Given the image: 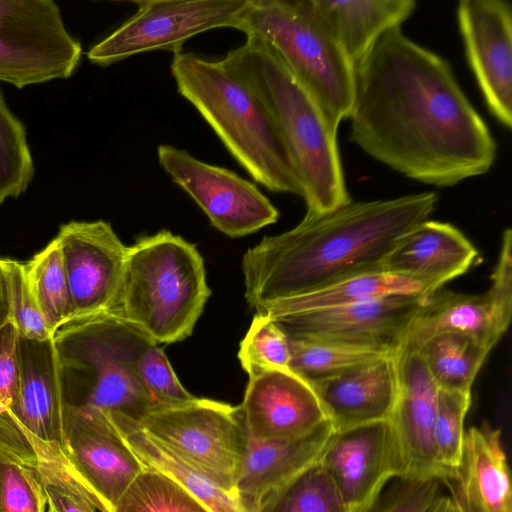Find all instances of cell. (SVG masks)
Listing matches in <instances>:
<instances>
[{"instance_id": "obj_1", "label": "cell", "mask_w": 512, "mask_h": 512, "mask_svg": "<svg viewBox=\"0 0 512 512\" xmlns=\"http://www.w3.org/2000/svg\"><path fill=\"white\" fill-rule=\"evenodd\" d=\"M349 139L412 180L451 187L486 174L497 144L451 63L401 27L384 33L354 66Z\"/></svg>"}, {"instance_id": "obj_2", "label": "cell", "mask_w": 512, "mask_h": 512, "mask_svg": "<svg viewBox=\"0 0 512 512\" xmlns=\"http://www.w3.org/2000/svg\"><path fill=\"white\" fill-rule=\"evenodd\" d=\"M438 200L433 191L351 200L264 237L242 259L247 303L259 312L337 280L381 270L399 239L427 220Z\"/></svg>"}, {"instance_id": "obj_3", "label": "cell", "mask_w": 512, "mask_h": 512, "mask_svg": "<svg viewBox=\"0 0 512 512\" xmlns=\"http://www.w3.org/2000/svg\"><path fill=\"white\" fill-rule=\"evenodd\" d=\"M171 74L179 94L210 125L233 158L274 193L303 197V186L266 104L225 58L175 53Z\"/></svg>"}, {"instance_id": "obj_4", "label": "cell", "mask_w": 512, "mask_h": 512, "mask_svg": "<svg viewBox=\"0 0 512 512\" xmlns=\"http://www.w3.org/2000/svg\"><path fill=\"white\" fill-rule=\"evenodd\" d=\"M253 86L271 113L303 186L305 216L351 201L337 131L310 92L262 41L245 43L224 57Z\"/></svg>"}, {"instance_id": "obj_5", "label": "cell", "mask_w": 512, "mask_h": 512, "mask_svg": "<svg viewBox=\"0 0 512 512\" xmlns=\"http://www.w3.org/2000/svg\"><path fill=\"white\" fill-rule=\"evenodd\" d=\"M211 294L196 246L168 230L128 246L118 297L108 311L156 344L189 337Z\"/></svg>"}, {"instance_id": "obj_6", "label": "cell", "mask_w": 512, "mask_h": 512, "mask_svg": "<svg viewBox=\"0 0 512 512\" xmlns=\"http://www.w3.org/2000/svg\"><path fill=\"white\" fill-rule=\"evenodd\" d=\"M147 338L109 312L60 327L52 340L63 405L119 413L137 422L157 408L133 369L135 355Z\"/></svg>"}, {"instance_id": "obj_7", "label": "cell", "mask_w": 512, "mask_h": 512, "mask_svg": "<svg viewBox=\"0 0 512 512\" xmlns=\"http://www.w3.org/2000/svg\"><path fill=\"white\" fill-rule=\"evenodd\" d=\"M236 29L265 43L310 92L338 132L354 94V65L310 0H250Z\"/></svg>"}, {"instance_id": "obj_8", "label": "cell", "mask_w": 512, "mask_h": 512, "mask_svg": "<svg viewBox=\"0 0 512 512\" xmlns=\"http://www.w3.org/2000/svg\"><path fill=\"white\" fill-rule=\"evenodd\" d=\"M138 423L149 436L237 499L235 485L248 436L239 405L195 397L155 408Z\"/></svg>"}, {"instance_id": "obj_9", "label": "cell", "mask_w": 512, "mask_h": 512, "mask_svg": "<svg viewBox=\"0 0 512 512\" xmlns=\"http://www.w3.org/2000/svg\"><path fill=\"white\" fill-rule=\"evenodd\" d=\"M81 43L52 0H0V82L18 89L71 77Z\"/></svg>"}, {"instance_id": "obj_10", "label": "cell", "mask_w": 512, "mask_h": 512, "mask_svg": "<svg viewBox=\"0 0 512 512\" xmlns=\"http://www.w3.org/2000/svg\"><path fill=\"white\" fill-rule=\"evenodd\" d=\"M250 0H138L135 14L87 53L105 67L155 50L182 52L186 41L206 31L236 26Z\"/></svg>"}, {"instance_id": "obj_11", "label": "cell", "mask_w": 512, "mask_h": 512, "mask_svg": "<svg viewBox=\"0 0 512 512\" xmlns=\"http://www.w3.org/2000/svg\"><path fill=\"white\" fill-rule=\"evenodd\" d=\"M158 161L174 183L229 237H242L275 223L279 211L252 182L224 167L203 162L189 152L163 144Z\"/></svg>"}, {"instance_id": "obj_12", "label": "cell", "mask_w": 512, "mask_h": 512, "mask_svg": "<svg viewBox=\"0 0 512 512\" xmlns=\"http://www.w3.org/2000/svg\"><path fill=\"white\" fill-rule=\"evenodd\" d=\"M429 295L391 296L270 318L289 338L378 348L396 354L408 326Z\"/></svg>"}, {"instance_id": "obj_13", "label": "cell", "mask_w": 512, "mask_h": 512, "mask_svg": "<svg viewBox=\"0 0 512 512\" xmlns=\"http://www.w3.org/2000/svg\"><path fill=\"white\" fill-rule=\"evenodd\" d=\"M56 239L69 287L71 320L108 312L122 285L128 246L103 220L61 225Z\"/></svg>"}, {"instance_id": "obj_14", "label": "cell", "mask_w": 512, "mask_h": 512, "mask_svg": "<svg viewBox=\"0 0 512 512\" xmlns=\"http://www.w3.org/2000/svg\"><path fill=\"white\" fill-rule=\"evenodd\" d=\"M65 454L110 512L144 469L107 412L63 405Z\"/></svg>"}, {"instance_id": "obj_15", "label": "cell", "mask_w": 512, "mask_h": 512, "mask_svg": "<svg viewBox=\"0 0 512 512\" xmlns=\"http://www.w3.org/2000/svg\"><path fill=\"white\" fill-rule=\"evenodd\" d=\"M457 21L469 67L486 106L512 126V6L506 0H461Z\"/></svg>"}, {"instance_id": "obj_16", "label": "cell", "mask_w": 512, "mask_h": 512, "mask_svg": "<svg viewBox=\"0 0 512 512\" xmlns=\"http://www.w3.org/2000/svg\"><path fill=\"white\" fill-rule=\"evenodd\" d=\"M319 462L352 510L376 502L386 482L404 473L389 419L333 431Z\"/></svg>"}, {"instance_id": "obj_17", "label": "cell", "mask_w": 512, "mask_h": 512, "mask_svg": "<svg viewBox=\"0 0 512 512\" xmlns=\"http://www.w3.org/2000/svg\"><path fill=\"white\" fill-rule=\"evenodd\" d=\"M248 376L239 407L252 438L299 439L329 422L311 384L289 368L267 369Z\"/></svg>"}, {"instance_id": "obj_18", "label": "cell", "mask_w": 512, "mask_h": 512, "mask_svg": "<svg viewBox=\"0 0 512 512\" xmlns=\"http://www.w3.org/2000/svg\"><path fill=\"white\" fill-rule=\"evenodd\" d=\"M397 359V397L389 418L401 453L402 479L446 481L433 443L438 388L418 352Z\"/></svg>"}, {"instance_id": "obj_19", "label": "cell", "mask_w": 512, "mask_h": 512, "mask_svg": "<svg viewBox=\"0 0 512 512\" xmlns=\"http://www.w3.org/2000/svg\"><path fill=\"white\" fill-rule=\"evenodd\" d=\"M334 431L388 420L397 397L396 355L310 383Z\"/></svg>"}, {"instance_id": "obj_20", "label": "cell", "mask_w": 512, "mask_h": 512, "mask_svg": "<svg viewBox=\"0 0 512 512\" xmlns=\"http://www.w3.org/2000/svg\"><path fill=\"white\" fill-rule=\"evenodd\" d=\"M511 316L489 289L466 294L440 288L426 298L412 319L396 355L417 352L429 338L444 332L466 334L491 351L507 331Z\"/></svg>"}, {"instance_id": "obj_21", "label": "cell", "mask_w": 512, "mask_h": 512, "mask_svg": "<svg viewBox=\"0 0 512 512\" xmlns=\"http://www.w3.org/2000/svg\"><path fill=\"white\" fill-rule=\"evenodd\" d=\"M333 431L327 422L294 440L263 441L248 435L235 485L245 512H257L269 494L318 462Z\"/></svg>"}, {"instance_id": "obj_22", "label": "cell", "mask_w": 512, "mask_h": 512, "mask_svg": "<svg viewBox=\"0 0 512 512\" xmlns=\"http://www.w3.org/2000/svg\"><path fill=\"white\" fill-rule=\"evenodd\" d=\"M19 390L11 413L30 433L65 453L63 401L53 340L19 336ZM66 455V454H65Z\"/></svg>"}, {"instance_id": "obj_23", "label": "cell", "mask_w": 512, "mask_h": 512, "mask_svg": "<svg viewBox=\"0 0 512 512\" xmlns=\"http://www.w3.org/2000/svg\"><path fill=\"white\" fill-rule=\"evenodd\" d=\"M477 255V249L458 228L427 219L399 239L382 269L440 289L466 273Z\"/></svg>"}, {"instance_id": "obj_24", "label": "cell", "mask_w": 512, "mask_h": 512, "mask_svg": "<svg viewBox=\"0 0 512 512\" xmlns=\"http://www.w3.org/2000/svg\"><path fill=\"white\" fill-rule=\"evenodd\" d=\"M455 500L462 512H512V493L501 431L484 423L465 431Z\"/></svg>"}, {"instance_id": "obj_25", "label": "cell", "mask_w": 512, "mask_h": 512, "mask_svg": "<svg viewBox=\"0 0 512 512\" xmlns=\"http://www.w3.org/2000/svg\"><path fill=\"white\" fill-rule=\"evenodd\" d=\"M310 4L354 66L384 33L401 27L417 7L414 0H310Z\"/></svg>"}, {"instance_id": "obj_26", "label": "cell", "mask_w": 512, "mask_h": 512, "mask_svg": "<svg viewBox=\"0 0 512 512\" xmlns=\"http://www.w3.org/2000/svg\"><path fill=\"white\" fill-rule=\"evenodd\" d=\"M436 290L426 282L381 269L337 280L257 313L274 318L391 296H426Z\"/></svg>"}, {"instance_id": "obj_27", "label": "cell", "mask_w": 512, "mask_h": 512, "mask_svg": "<svg viewBox=\"0 0 512 512\" xmlns=\"http://www.w3.org/2000/svg\"><path fill=\"white\" fill-rule=\"evenodd\" d=\"M108 415L144 467L163 473L178 482L211 512H245L236 498L149 436L137 421L119 413Z\"/></svg>"}, {"instance_id": "obj_28", "label": "cell", "mask_w": 512, "mask_h": 512, "mask_svg": "<svg viewBox=\"0 0 512 512\" xmlns=\"http://www.w3.org/2000/svg\"><path fill=\"white\" fill-rule=\"evenodd\" d=\"M417 352L439 390L471 391L490 350L466 334L444 332L429 338Z\"/></svg>"}, {"instance_id": "obj_29", "label": "cell", "mask_w": 512, "mask_h": 512, "mask_svg": "<svg viewBox=\"0 0 512 512\" xmlns=\"http://www.w3.org/2000/svg\"><path fill=\"white\" fill-rule=\"evenodd\" d=\"M28 287L53 335L72 318L61 248L56 237L24 265Z\"/></svg>"}, {"instance_id": "obj_30", "label": "cell", "mask_w": 512, "mask_h": 512, "mask_svg": "<svg viewBox=\"0 0 512 512\" xmlns=\"http://www.w3.org/2000/svg\"><path fill=\"white\" fill-rule=\"evenodd\" d=\"M358 510H352L346 505L330 475L318 461L269 494L261 502L257 512H356Z\"/></svg>"}, {"instance_id": "obj_31", "label": "cell", "mask_w": 512, "mask_h": 512, "mask_svg": "<svg viewBox=\"0 0 512 512\" xmlns=\"http://www.w3.org/2000/svg\"><path fill=\"white\" fill-rule=\"evenodd\" d=\"M289 342V369L309 383L334 376L361 363L395 354L384 349L333 342L296 338H289Z\"/></svg>"}, {"instance_id": "obj_32", "label": "cell", "mask_w": 512, "mask_h": 512, "mask_svg": "<svg viewBox=\"0 0 512 512\" xmlns=\"http://www.w3.org/2000/svg\"><path fill=\"white\" fill-rule=\"evenodd\" d=\"M113 512H211L178 482L144 467L117 501Z\"/></svg>"}, {"instance_id": "obj_33", "label": "cell", "mask_w": 512, "mask_h": 512, "mask_svg": "<svg viewBox=\"0 0 512 512\" xmlns=\"http://www.w3.org/2000/svg\"><path fill=\"white\" fill-rule=\"evenodd\" d=\"M34 176L26 128L0 91V204L24 193Z\"/></svg>"}, {"instance_id": "obj_34", "label": "cell", "mask_w": 512, "mask_h": 512, "mask_svg": "<svg viewBox=\"0 0 512 512\" xmlns=\"http://www.w3.org/2000/svg\"><path fill=\"white\" fill-rule=\"evenodd\" d=\"M471 404V391L438 389L433 443L437 461L446 481H453L460 464L464 442V421Z\"/></svg>"}, {"instance_id": "obj_35", "label": "cell", "mask_w": 512, "mask_h": 512, "mask_svg": "<svg viewBox=\"0 0 512 512\" xmlns=\"http://www.w3.org/2000/svg\"><path fill=\"white\" fill-rule=\"evenodd\" d=\"M238 358L248 375L267 369L289 368V338L273 319L256 313L240 343Z\"/></svg>"}, {"instance_id": "obj_36", "label": "cell", "mask_w": 512, "mask_h": 512, "mask_svg": "<svg viewBox=\"0 0 512 512\" xmlns=\"http://www.w3.org/2000/svg\"><path fill=\"white\" fill-rule=\"evenodd\" d=\"M133 369L157 408L182 404L196 397L181 384L163 350L150 338L138 349Z\"/></svg>"}, {"instance_id": "obj_37", "label": "cell", "mask_w": 512, "mask_h": 512, "mask_svg": "<svg viewBox=\"0 0 512 512\" xmlns=\"http://www.w3.org/2000/svg\"><path fill=\"white\" fill-rule=\"evenodd\" d=\"M47 496L36 466L0 450L1 512H45Z\"/></svg>"}, {"instance_id": "obj_38", "label": "cell", "mask_w": 512, "mask_h": 512, "mask_svg": "<svg viewBox=\"0 0 512 512\" xmlns=\"http://www.w3.org/2000/svg\"><path fill=\"white\" fill-rule=\"evenodd\" d=\"M10 288L11 320L18 335L27 339H51L45 320L28 287L24 265L4 259Z\"/></svg>"}, {"instance_id": "obj_39", "label": "cell", "mask_w": 512, "mask_h": 512, "mask_svg": "<svg viewBox=\"0 0 512 512\" xmlns=\"http://www.w3.org/2000/svg\"><path fill=\"white\" fill-rule=\"evenodd\" d=\"M439 484L437 479H397L371 512H428L438 497Z\"/></svg>"}, {"instance_id": "obj_40", "label": "cell", "mask_w": 512, "mask_h": 512, "mask_svg": "<svg viewBox=\"0 0 512 512\" xmlns=\"http://www.w3.org/2000/svg\"><path fill=\"white\" fill-rule=\"evenodd\" d=\"M18 338L12 322L0 329V405L8 408L19 390Z\"/></svg>"}, {"instance_id": "obj_41", "label": "cell", "mask_w": 512, "mask_h": 512, "mask_svg": "<svg viewBox=\"0 0 512 512\" xmlns=\"http://www.w3.org/2000/svg\"><path fill=\"white\" fill-rule=\"evenodd\" d=\"M49 512H96L91 501L77 489L42 478Z\"/></svg>"}, {"instance_id": "obj_42", "label": "cell", "mask_w": 512, "mask_h": 512, "mask_svg": "<svg viewBox=\"0 0 512 512\" xmlns=\"http://www.w3.org/2000/svg\"><path fill=\"white\" fill-rule=\"evenodd\" d=\"M11 320L10 288L4 259H0V329Z\"/></svg>"}, {"instance_id": "obj_43", "label": "cell", "mask_w": 512, "mask_h": 512, "mask_svg": "<svg viewBox=\"0 0 512 512\" xmlns=\"http://www.w3.org/2000/svg\"><path fill=\"white\" fill-rule=\"evenodd\" d=\"M428 512H462L454 497H437Z\"/></svg>"}, {"instance_id": "obj_44", "label": "cell", "mask_w": 512, "mask_h": 512, "mask_svg": "<svg viewBox=\"0 0 512 512\" xmlns=\"http://www.w3.org/2000/svg\"><path fill=\"white\" fill-rule=\"evenodd\" d=\"M377 502V501H376ZM376 502L374 503H371V504H368L366 506H364L363 508L359 509L358 511L356 512H371L372 508L374 507V505L376 504Z\"/></svg>"}, {"instance_id": "obj_45", "label": "cell", "mask_w": 512, "mask_h": 512, "mask_svg": "<svg viewBox=\"0 0 512 512\" xmlns=\"http://www.w3.org/2000/svg\"><path fill=\"white\" fill-rule=\"evenodd\" d=\"M0 512H1V509H0Z\"/></svg>"}]
</instances>
